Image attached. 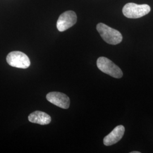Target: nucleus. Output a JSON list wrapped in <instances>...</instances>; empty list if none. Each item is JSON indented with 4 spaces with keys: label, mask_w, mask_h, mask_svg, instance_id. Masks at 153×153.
<instances>
[{
    "label": "nucleus",
    "mask_w": 153,
    "mask_h": 153,
    "mask_svg": "<svg viewBox=\"0 0 153 153\" xmlns=\"http://www.w3.org/2000/svg\"><path fill=\"white\" fill-rule=\"evenodd\" d=\"M7 62L9 65L20 69H27L31 64L27 55L20 51H13L6 57Z\"/></svg>",
    "instance_id": "obj_4"
},
{
    "label": "nucleus",
    "mask_w": 153,
    "mask_h": 153,
    "mask_svg": "<svg viewBox=\"0 0 153 153\" xmlns=\"http://www.w3.org/2000/svg\"><path fill=\"white\" fill-rule=\"evenodd\" d=\"M125 132V128L123 126H117L103 139V143L105 146H111L119 142L123 138Z\"/></svg>",
    "instance_id": "obj_7"
},
{
    "label": "nucleus",
    "mask_w": 153,
    "mask_h": 153,
    "mask_svg": "<svg viewBox=\"0 0 153 153\" xmlns=\"http://www.w3.org/2000/svg\"><path fill=\"white\" fill-rule=\"evenodd\" d=\"M97 30L102 38L108 44L116 45L120 43L123 40V36L119 31L103 23H99L97 25Z\"/></svg>",
    "instance_id": "obj_1"
},
{
    "label": "nucleus",
    "mask_w": 153,
    "mask_h": 153,
    "mask_svg": "<svg viewBox=\"0 0 153 153\" xmlns=\"http://www.w3.org/2000/svg\"><path fill=\"white\" fill-rule=\"evenodd\" d=\"M151 10L147 4L138 5L134 3H128L123 7V13L128 18L137 19L147 15Z\"/></svg>",
    "instance_id": "obj_2"
},
{
    "label": "nucleus",
    "mask_w": 153,
    "mask_h": 153,
    "mask_svg": "<svg viewBox=\"0 0 153 153\" xmlns=\"http://www.w3.org/2000/svg\"><path fill=\"white\" fill-rule=\"evenodd\" d=\"M46 98L50 103L63 109H68L70 106V99L64 93L51 92Z\"/></svg>",
    "instance_id": "obj_6"
},
{
    "label": "nucleus",
    "mask_w": 153,
    "mask_h": 153,
    "mask_svg": "<svg viewBox=\"0 0 153 153\" xmlns=\"http://www.w3.org/2000/svg\"><path fill=\"white\" fill-rule=\"evenodd\" d=\"M131 153H140V152H132Z\"/></svg>",
    "instance_id": "obj_9"
},
{
    "label": "nucleus",
    "mask_w": 153,
    "mask_h": 153,
    "mask_svg": "<svg viewBox=\"0 0 153 153\" xmlns=\"http://www.w3.org/2000/svg\"><path fill=\"white\" fill-rule=\"evenodd\" d=\"M77 16L76 13L73 11H66L61 14L56 24L58 30L63 32L71 27L76 23Z\"/></svg>",
    "instance_id": "obj_5"
},
{
    "label": "nucleus",
    "mask_w": 153,
    "mask_h": 153,
    "mask_svg": "<svg viewBox=\"0 0 153 153\" xmlns=\"http://www.w3.org/2000/svg\"><path fill=\"white\" fill-rule=\"evenodd\" d=\"M28 120L31 123L40 125H47L51 121V117L44 112L36 111L28 116Z\"/></svg>",
    "instance_id": "obj_8"
},
{
    "label": "nucleus",
    "mask_w": 153,
    "mask_h": 153,
    "mask_svg": "<svg viewBox=\"0 0 153 153\" xmlns=\"http://www.w3.org/2000/svg\"><path fill=\"white\" fill-rule=\"evenodd\" d=\"M97 67L100 71L115 78L123 76V71L120 68L112 61L105 57H100L97 61Z\"/></svg>",
    "instance_id": "obj_3"
}]
</instances>
